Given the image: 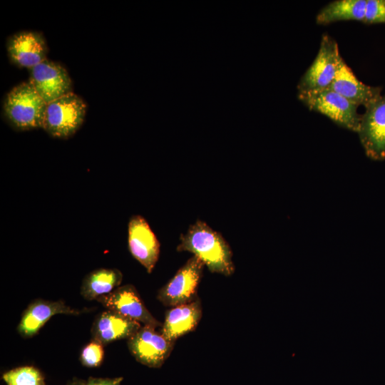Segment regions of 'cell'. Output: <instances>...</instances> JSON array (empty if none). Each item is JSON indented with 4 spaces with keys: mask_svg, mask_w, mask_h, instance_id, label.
I'll return each instance as SVG.
<instances>
[{
    "mask_svg": "<svg viewBox=\"0 0 385 385\" xmlns=\"http://www.w3.org/2000/svg\"><path fill=\"white\" fill-rule=\"evenodd\" d=\"M29 83L46 104L72 92V82L61 64L46 59L30 69Z\"/></svg>",
    "mask_w": 385,
    "mask_h": 385,
    "instance_id": "obj_9",
    "label": "cell"
},
{
    "mask_svg": "<svg viewBox=\"0 0 385 385\" xmlns=\"http://www.w3.org/2000/svg\"><path fill=\"white\" fill-rule=\"evenodd\" d=\"M177 250L191 252L212 273L230 276L235 272L229 244L220 232L202 220H196L181 235Z\"/></svg>",
    "mask_w": 385,
    "mask_h": 385,
    "instance_id": "obj_1",
    "label": "cell"
},
{
    "mask_svg": "<svg viewBox=\"0 0 385 385\" xmlns=\"http://www.w3.org/2000/svg\"><path fill=\"white\" fill-rule=\"evenodd\" d=\"M128 245L132 256L151 273L159 258L160 242L141 215H133L129 220Z\"/></svg>",
    "mask_w": 385,
    "mask_h": 385,
    "instance_id": "obj_11",
    "label": "cell"
},
{
    "mask_svg": "<svg viewBox=\"0 0 385 385\" xmlns=\"http://www.w3.org/2000/svg\"><path fill=\"white\" fill-rule=\"evenodd\" d=\"M202 317V306L198 297L190 302L172 307L166 312L160 332L169 340L193 331Z\"/></svg>",
    "mask_w": 385,
    "mask_h": 385,
    "instance_id": "obj_16",
    "label": "cell"
},
{
    "mask_svg": "<svg viewBox=\"0 0 385 385\" xmlns=\"http://www.w3.org/2000/svg\"><path fill=\"white\" fill-rule=\"evenodd\" d=\"M106 309L137 321L142 325L158 328L162 324L148 311L132 284L120 286L111 293L96 299Z\"/></svg>",
    "mask_w": 385,
    "mask_h": 385,
    "instance_id": "obj_10",
    "label": "cell"
},
{
    "mask_svg": "<svg viewBox=\"0 0 385 385\" xmlns=\"http://www.w3.org/2000/svg\"><path fill=\"white\" fill-rule=\"evenodd\" d=\"M366 0H337L320 10L316 16L319 24H328L338 21H359L364 22Z\"/></svg>",
    "mask_w": 385,
    "mask_h": 385,
    "instance_id": "obj_18",
    "label": "cell"
},
{
    "mask_svg": "<svg viewBox=\"0 0 385 385\" xmlns=\"http://www.w3.org/2000/svg\"><path fill=\"white\" fill-rule=\"evenodd\" d=\"M7 385H46L41 371L33 366H22L4 372L1 376Z\"/></svg>",
    "mask_w": 385,
    "mask_h": 385,
    "instance_id": "obj_19",
    "label": "cell"
},
{
    "mask_svg": "<svg viewBox=\"0 0 385 385\" xmlns=\"http://www.w3.org/2000/svg\"><path fill=\"white\" fill-rule=\"evenodd\" d=\"M81 313V311L70 307L63 301L38 299L31 302L24 311L17 330L22 337L31 338L35 336L53 315H77Z\"/></svg>",
    "mask_w": 385,
    "mask_h": 385,
    "instance_id": "obj_13",
    "label": "cell"
},
{
    "mask_svg": "<svg viewBox=\"0 0 385 385\" xmlns=\"http://www.w3.org/2000/svg\"><path fill=\"white\" fill-rule=\"evenodd\" d=\"M356 106H366L381 96V88L360 81L341 57L335 78L328 88Z\"/></svg>",
    "mask_w": 385,
    "mask_h": 385,
    "instance_id": "obj_14",
    "label": "cell"
},
{
    "mask_svg": "<svg viewBox=\"0 0 385 385\" xmlns=\"http://www.w3.org/2000/svg\"><path fill=\"white\" fill-rule=\"evenodd\" d=\"M122 280L123 274L118 269H97L84 277L81 294L87 300H96L120 287Z\"/></svg>",
    "mask_w": 385,
    "mask_h": 385,
    "instance_id": "obj_17",
    "label": "cell"
},
{
    "mask_svg": "<svg viewBox=\"0 0 385 385\" xmlns=\"http://www.w3.org/2000/svg\"><path fill=\"white\" fill-rule=\"evenodd\" d=\"M11 61L19 67L31 68L46 59L48 48L43 36L36 31H20L6 42Z\"/></svg>",
    "mask_w": 385,
    "mask_h": 385,
    "instance_id": "obj_12",
    "label": "cell"
},
{
    "mask_svg": "<svg viewBox=\"0 0 385 385\" xmlns=\"http://www.w3.org/2000/svg\"><path fill=\"white\" fill-rule=\"evenodd\" d=\"M47 104L33 86L22 83L13 88L4 101V115L12 128L27 130L43 126Z\"/></svg>",
    "mask_w": 385,
    "mask_h": 385,
    "instance_id": "obj_2",
    "label": "cell"
},
{
    "mask_svg": "<svg viewBox=\"0 0 385 385\" xmlns=\"http://www.w3.org/2000/svg\"><path fill=\"white\" fill-rule=\"evenodd\" d=\"M364 23H385V0H366Z\"/></svg>",
    "mask_w": 385,
    "mask_h": 385,
    "instance_id": "obj_21",
    "label": "cell"
},
{
    "mask_svg": "<svg viewBox=\"0 0 385 385\" xmlns=\"http://www.w3.org/2000/svg\"><path fill=\"white\" fill-rule=\"evenodd\" d=\"M156 327L142 325L128 339L130 354L140 364L159 368L170 356L175 342L167 339Z\"/></svg>",
    "mask_w": 385,
    "mask_h": 385,
    "instance_id": "obj_8",
    "label": "cell"
},
{
    "mask_svg": "<svg viewBox=\"0 0 385 385\" xmlns=\"http://www.w3.org/2000/svg\"><path fill=\"white\" fill-rule=\"evenodd\" d=\"M298 98L310 110L320 113L338 125L357 132L361 115L357 113L358 106L327 88L306 93H298Z\"/></svg>",
    "mask_w": 385,
    "mask_h": 385,
    "instance_id": "obj_4",
    "label": "cell"
},
{
    "mask_svg": "<svg viewBox=\"0 0 385 385\" xmlns=\"http://www.w3.org/2000/svg\"><path fill=\"white\" fill-rule=\"evenodd\" d=\"M104 345L92 339L81 350L80 361L83 366L93 368L100 366L104 358Z\"/></svg>",
    "mask_w": 385,
    "mask_h": 385,
    "instance_id": "obj_20",
    "label": "cell"
},
{
    "mask_svg": "<svg viewBox=\"0 0 385 385\" xmlns=\"http://www.w3.org/2000/svg\"><path fill=\"white\" fill-rule=\"evenodd\" d=\"M123 377L95 378L90 376L86 381L74 378L68 385H120Z\"/></svg>",
    "mask_w": 385,
    "mask_h": 385,
    "instance_id": "obj_22",
    "label": "cell"
},
{
    "mask_svg": "<svg viewBox=\"0 0 385 385\" xmlns=\"http://www.w3.org/2000/svg\"><path fill=\"white\" fill-rule=\"evenodd\" d=\"M142 324L111 310L98 314L91 327V339L103 345L119 339H128Z\"/></svg>",
    "mask_w": 385,
    "mask_h": 385,
    "instance_id": "obj_15",
    "label": "cell"
},
{
    "mask_svg": "<svg viewBox=\"0 0 385 385\" xmlns=\"http://www.w3.org/2000/svg\"><path fill=\"white\" fill-rule=\"evenodd\" d=\"M341 57L337 43L323 34L316 58L299 81L298 93L328 88L335 78Z\"/></svg>",
    "mask_w": 385,
    "mask_h": 385,
    "instance_id": "obj_5",
    "label": "cell"
},
{
    "mask_svg": "<svg viewBox=\"0 0 385 385\" xmlns=\"http://www.w3.org/2000/svg\"><path fill=\"white\" fill-rule=\"evenodd\" d=\"M356 133L370 159L385 160V96L365 106Z\"/></svg>",
    "mask_w": 385,
    "mask_h": 385,
    "instance_id": "obj_7",
    "label": "cell"
},
{
    "mask_svg": "<svg viewBox=\"0 0 385 385\" xmlns=\"http://www.w3.org/2000/svg\"><path fill=\"white\" fill-rule=\"evenodd\" d=\"M204 263L192 256L163 286L157 299L165 306L174 307L190 302L197 298V291L202 276Z\"/></svg>",
    "mask_w": 385,
    "mask_h": 385,
    "instance_id": "obj_6",
    "label": "cell"
},
{
    "mask_svg": "<svg viewBox=\"0 0 385 385\" xmlns=\"http://www.w3.org/2000/svg\"><path fill=\"white\" fill-rule=\"evenodd\" d=\"M86 104L71 92L47 104L42 128L51 136L68 138L82 125Z\"/></svg>",
    "mask_w": 385,
    "mask_h": 385,
    "instance_id": "obj_3",
    "label": "cell"
}]
</instances>
